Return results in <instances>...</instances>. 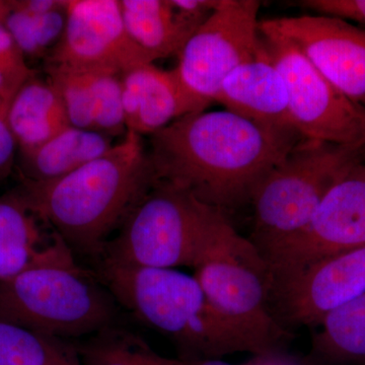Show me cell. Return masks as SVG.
Segmentation results:
<instances>
[{
	"mask_svg": "<svg viewBox=\"0 0 365 365\" xmlns=\"http://www.w3.org/2000/svg\"><path fill=\"white\" fill-rule=\"evenodd\" d=\"M302 139L227 110L204 111L150 135L148 155L155 180L225 211L251 201L259 182Z\"/></svg>",
	"mask_w": 365,
	"mask_h": 365,
	"instance_id": "obj_1",
	"label": "cell"
},
{
	"mask_svg": "<svg viewBox=\"0 0 365 365\" xmlns=\"http://www.w3.org/2000/svg\"><path fill=\"white\" fill-rule=\"evenodd\" d=\"M155 181L143 136L121 143L66 176L26 182L21 200L72 251L100 256L107 237Z\"/></svg>",
	"mask_w": 365,
	"mask_h": 365,
	"instance_id": "obj_2",
	"label": "cell"
},
{
	"mask_svg": "<svg viewBox=\"0 0 365 365\" xmlns=\"http://www.w3.org/2000/svg\"><path fill=\"white\" fill-rule=\"evenodd\" d=\"M98 279L137 319L169 338L184 360L220 359L250 352L247 343L216 313L194 275L177 269L101 262Z\"/></svg>",
	"mask_w": 365,
	"mask_h": 365,
	"instance_id": "obj_3",
	"label": "cell"
},
{
	"mask_svg": "<svg viewBox=\"0 0 365 365\" xmlns=\"http://www.w3.org/2000/svg\"><path fill=\"white\" fill-rule=\"evenodd\" d=\"M115 299L54 234L24 270L0 281V319L64 339L113 325Z\"/></svg>",
	"mask_w": 365,
	"mask_h": 365,
	"instance_id": "obj_4",
	"label": "cell"
},
{
	"mask_svg": "<svg viewBox=\"0 0 365 365\" xmlns=\"http://www.w3.org/2000/svg\"><path fill=\"white\" fill-rule=\"evenodd\" d=\"M194 277L211 307L257 356H269L288 335L269 307L270 269L252 240L242 237L215 208Z\"/></svg>",
	"mask_w": 365,
	"mask_h": 365,
	"instance_id": "obj_5",
	"label": "cell"
},
{
	"mask_svg": "<svg viewBox=\"0 0 365 365\" xmlns=\"http://www.w3.org/2000/svg\"><path fill=\"white\" fill-rule=\"evenodd\" d=\"M365 160V144L302 139L256 187L252 242L266 255L299 235L324 197L353 165Z\"/></svg>",
	"mask_w": 365,
	"mask_h": 365,
	"instance_id": "obj_6",
	"label": "cell"
},
{
	"mask_svg": "<svg viewBox=\"0 0 365 365\" xmlns=\"http://www.w3.org/2000/svg\"><path fill=\"white\" fill-rule=\"evenodd\" d=\"M215 207L155 180L131 209L121 232L106 242L102 261L136 267H195Z\"/></svg>",
	"mask_w": 365,
	"mask_h": 365,
	"instance_id": "obj_7",
	"label": "cell"
},
{
	"mask_svg": "<svg viewBox=\"0 0 365 365\" xmlns=\"http://www.w3.org/2000/svg\"><path fill=\"white\" fill-rule=\"evenodd\" d=\"M261 44L284 79L288 112L307 140L365 144V107L334 88L287 38L261 28Z\"/></svg>",
	"mask_w": 365,
	"mask_h": 365,
	"instance_id": "obj_8",
	"label": "cell"
},
{
	"mask_svg": "<svg viewBox=\"0 0 365 365\" xmlns=\"http://www.w3.org/2000/svg\"><path fill=\"white\" fill-rule=\"evenodd\" d=\"M260 6L257 0H220L180 52V78L206 108L228 74L258 52Z\"/></svg>",
	"mask_w": 365,
	"mask_h": 365,
	"instance_id": "obj_9",
	"label": "cell"
},
{
	"mask_svg": "<svg viewBox=\"0 0 365 365\" xmlns=\"http://www.w3.org/2000/svg\"><path fill=\"white\" fill-rule=\"evenodd\" d=\"M365 246V160L329 190L307 227L264 255L272 285L325 257Z\"/></svg>",
	"mask_w": 365,
	"mask_h": 365,
	"instance_id": "obj_10",
	"label": "cell"
},
{
	"mask_svg": "<svg viewBox=\"0 0 365 365\" xmlns=\"http://www.w3.org/2000/svg\"><path fill=\"white\" fill-rule=\"evenodd\" d=\"M47 62L120 74L150 63L127 33L119 0H68L63 35Z\"/></svg>",
	"mask_w": 365,
	"mask_h": 365,
	"instance_id": "obj_11",
	"label": "cell"
},
{
	"mask_svg": "<svg viewBox=\"0 0 365 365\" xmlns=\"http://www.w3.org/2000/svg\"><path fill=\"white\" fill-rule=\"evenodd\" d=\"M261 28L294 43L342 95L365 107V30L335 16H284Z\"/></svg>",
	"mask_w": 365,
	"mask_h": 365,
	"instance_id": "obj_12",
	"label": "cell"
},
{
	"mask_svg": "<svg viewBox=\"0 0 365 365\" xmlns=\"http://www.w3.org/2000/svg\"><path fill=\"white\" fill-rule=\"evenodd\" d=\"M364 292L365 246L314 261L271 287L290 323L313 327Z\"/></svg>",
	"mask_w": 365,
	"mask_h": 365,
	"instance_id": "obj_13",
	"label": "cell"
},
{
	"mask_svg": "<svg viewBox=\"0 0 365 365\" xmlns=\"http://www.w3.org/2000/svg\"><path fill=\"white\" fill-rule=\"evenodd\" d=\"M122 106L127 131L153 135L179 118L206 107L182 83L177 68L141 64L122 74Z\"/></svg>",
	"mask_w": 365,
	"mask_h": 365,
	"instance_id": "obj_14",
	"label": "cell"
},
{
	"mask_svg": "<svg viewBox=\"0 0 365 365\" xmlns=\"http://www.w3.org/2000/svg\"><path fill=\"white\" fill-rule=\"evenodd\" d=\"M47 74L58 88L71 126L110 137L126 129L122 74L107 69L52 64H48Z\"/></svg>",
	"mask_w": 365,
	"mask_h": 365,
	"instance_id": "obj_15",
	"label": "cell"
},
{
	"mask_svg": "<svg viewBox=\"0 0 365 365\" xmlns=\"http://www.w3.org/2000/svg\"><path fill=\"white\" fill-rule=\"evenodd\" d=\"M227 111L255 123L294 130L284 79L261 44L254 57L223 81L215 98Z\"/></svg>",
	"mask_w": 365,
	"mask_h": 365,
	"instance_id": "obj_16",
	"label": "cell"
},
{
	"mask_svg": "<svg viewBox=\"0 0 365 365\" xmlns=\"http://www.w3.org/2000/svg\"><path fill=\"white\" fill-rule=\"evenodd\" d=\"M129 37L150 63L179 55L209 16L179 0H119Z\"/></svg>",
	"mask_w": 365,
	"mask_h": 365,
	"instance_id": "obj_17",
	"label": "cell"
},
{
	"mask_svg": "<svg viewBox=\"0 0 365 365\" xmlns=\"http://www.w3.org/2000/svg\"><path fill=\"white\" fill-rule=\"evenodd\" d=\"M7 126L24 153H30L71 126L66 106L49 78L34 76L9 106Z\"/></svg>",
	"mask_w": 365,
	"mask_h": 365,
	"instance_id": "obj_18",
	"label": "cell"
},
{
	"mask_svg": "<svg viewBox=\"0 0 365 365\" xmlns=\"http://www.w3.org/2000/svg\"><path fill=\"white\" fill-rule=\"evenodd\" d=\"M112 138L69 126L30 153H25L28 182H48L71 174L111 150Z\"/></svg>",
	"mask_w": 365,
	"mask_h": 365,
	"instance_id": "obj_19",
	"label": "cell"
},
{
	"mask_svg": "<svg viewBox=\"0 0 365 365\" xmlns=\"http://www.w3.org/2000/svg\"><path fill=\"white\" fill-rule=\"evenodd\" d=\"M314 336V351L338 364L365 362V292L328 314Z\"/></svg>",
	"mask_w": 365,
	"mask_h": 365,
	"instance_id": "obj_20",
	"label": "cell"
},
{
	"mask_svg": "<svg viewBox=\"0 0 365 365\" xmlns=\"http://www.w3.org/2000/svg\"><path fill=\"white\" fill-rule=\"evenodd\" d=\"M33 215L20 198L0 200V281L20 273L46 246Z\"/></svg>",
	"mask_w": 365,
	"mask_h": 365,
	"instance_id": "obj_21",
	"label": "cell"
},
{
	"mask_svg": "<svg viewBox=\"0 0 365 365\" xmlns=\"http://www.w3.org/2000/svg\"><path fill=\"white\" fill-rule=\"evenodd\" d=\"M78 349L63 339L0 319V365H79Z\"/></svg>",
	"mask_w": 365,
	"mask_h": 365,
	"instance_id": "obj_22",
	"label": "cell"
},
{
	"mask_svg": "<svg viewBox=\"0 0 365 365\" xmlns=\"http://www.w3.org/2000/svg\"><path fill=\"white\" fill-rule=\"evenodd\" d=\"M9 4L2 21L25 56L48 57L55 49L66 25L67 1L47 11H26Z\"/></svg>",
	"mask_w": 365,
	"mask_h": 365,
	"instance_id": "obj_23",
	"label": "cell"
},
{
	"mask_svg": "<svg viewBox=\"0 0 365 365\" xmlns=\"http://www.w3.org/2000/svg\"><path fill=\"white\" fill-rule=\"evenodd\" d=\"M81 365H179L151 349L135 334L110 326L78 349Z\"/></svg>",
	"mask_w": 365,
	"mask_h": 365,
	"instance_id": "obj_24",
	"label": "cell"
},
{
	"mask_svg": "<svg viewBox=\"0 0 365 365\" xmlns=\"http://www.w3.org/2000/svg\"><path fill=\"white\" fill-rule=\"evenodd\" d=\"M34 76L35 72L26 63L25 55L0 21V116L6 119L14 96Z\"/></svg>",
	"mask_w": 365,
	"mask_h": 365,
	"instance_id": "obj_25",
	"label": "cell"
},
{
	"mask_svg": "<svg viewBox=\"0 0 365 365\" xmlns=\"http://www.w3.org/2000/svg\"><path fill=\"white\" fill-rule=\"evenodd\" d=\"M300 4L322 16H335L365 26V0H304Z\"/></svg>",
	"mask_w": 365,
	"mask_h": 365,
	"instance_id": "obj_26",
	"label": "cell"
},
{
	"mask_svg": "<svg viewBox=\"0 0 365 365\" xmlns=\"http://www.w3.org/2000/svg\"><path fill=\"white\" fill-rule=\"evenodd\" d=\"M16 141L6 119L0 116V168L4 167L13 158Z\"/></svg>",
	"mask_w": 365,
	"mask_h": 365,
	"instance_id": "obj_27",
	"label": "cell"
},
{
	"mask_svg": "<svg viewBox=\"0 0 365 365\" xmlns=\"http://www.w3.org/2000/svg\"><path fill=\"white\" fill-rule=\"evenodd\" d=\"M270 356V355H269ZM269 356H260L257 361L250 362L247 364H230L220 359H201V360H184L178 359L179 365H268Z\"/></svg>",
	"mask_w": 365,
	"mask_h": 365,
	"instance_id": "obj_28",
	"label": "cell"
},
{
	"mask_svg": "<svg viewBox=\"0 0 365 365\" xmlns=\"http://www.w3.org/2000/svg\"><path fill=\"white\" fill-rule=\"evenodd\" d=\"M268 365H294L292 364H289V362L279 361V360L269 359Z\"/></svg>",
	"mask_w": 365,
	"mask_h": 365,
	"instance_id": "obj_29",
	"label": "cell"
},
{
	"mask_svg": "<svg viewBox=\"0 0 365 365\" xmlns=\"http://www.w3.org/2000/svg\"><path fill=\"white\" fill-rule=\"evenodd\" d=\"M79 365H81V364H79Z\"/></svg>",
	"mask_w": 365,
	"mask_h": 365,
	"instance_id": "obj_30",
	"label": "cell"
}]
</instances>
